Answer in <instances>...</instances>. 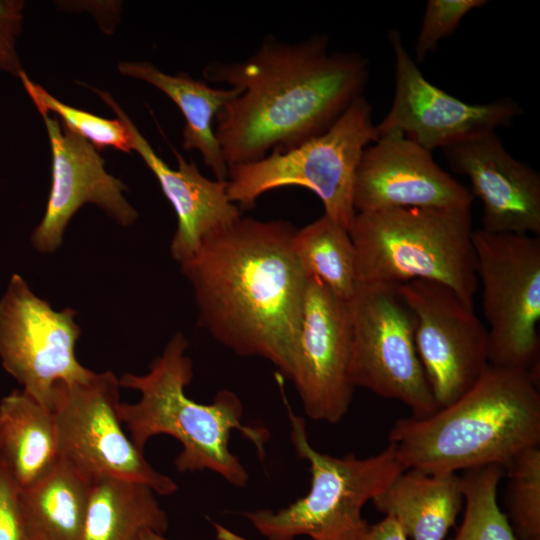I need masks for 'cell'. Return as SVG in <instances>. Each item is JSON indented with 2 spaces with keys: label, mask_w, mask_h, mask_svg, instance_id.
Returning <instances> with one entry per match:
<instances>
[{
  "label": "cell",
  "mask_w": 540,
  "mask_h": 540,
  "mask_svg": "<svg viewBox=\"0 0 540 540\" xmlns=\"http://www.w3.org/2000/svg\"><path fill=\"white\" fill-rule=\"evenodd\" d=\"M59 461L55 416L23 390L0 401V465L19 490L48 474Z\"/></svg>",
  "instance_id": "21"
},
{
  "label": "cell",
  "mask_w": 540,
  "mask_h": 540,
  "mask_svg": "<svg viewBox=\"0 0 540 540\" xmlns=\"http://www.w3.org/2000/svg\"><path fill=\"white\" fill-rule=\"evenodd\" d=\"M505 469L506 517L516 538H540V445L520 452Z\"/></svg>",
  "instance_id": "26"
},
{
  "label": "cell",
  "mask_w": 540,
  "mask_h": 540,
  "mask_svg": "<svg viewBox=\"0 0 540 540\" xmlns=\"http://www.w3.org/2000/svg\"><path fill=\"white\" fill-rule=\"evenodd\" d=\"M464 501L456 473H425L405 469L372 499L374 507L392 518L411 540H443Z\"/></svg>",
  "instance_id": "19"
},
{
  "label": "cell",
  "mask_w": 540,
  "mask_h": 540,
  "mask_svg": "<svg viewBox=\"0 0 540 540\" xmlns=\"http://www.w3.org/2000/svg\"><path fill=\"white\" fill-rule=\"evenodd\" d=\"M450 167L465 175L483 206L482 230L539 236L540 174L515 159L496 131L442 149Z\"/></svg>",
  "instance_id": "17"
},
{
  "label": "cell",
  "mask_w": 540,
  "mask_h": 540,
  "mask_svg": "<svg viewBox=\"0 0 540 540\" xmlns=\"http://www.w3.org/2000/svg\"><path fill=\"white\" fill-rule=\"evenodd\" d=\"M117 69L124 76L156 87L178 106L185 119L182 131L183 149L198 151L216 180L227 181L228 166L212 125L214 117L227 102L239 94V90L232 87L214 88L183 72L170 75L145 61H122Z\"/></svg>",
  "instance_id": "20"
},
{
  "label": "cell",
  "mask_w": 540,
  "mask_h": 540,
  "mask_svg": "<svg viewBox=\"0 0 540 540\" xmlns=\"http://www.w3.org/2000/svg\"><path fill=\"white\" fill-rule=\"evenodd\" d=\"M395 59V90L391 107L376 125L377 137L401 134L429 150L456 144L470 136L496 131L522 115L510 98L469 104L434 86L407 51L400 31H389Z\"/></svg>",
  "instance_id": "13"
},
{
  "label": "cell",
  "mask_w": 540,
  "mask_h": 540,
  "mask_svg": "<svg viewBox=\"0 0 540 540\" xmlns=\"http://www.w3.org/2000/svg\"><path fill=\"white\" fill-rule=\"evenodd\" d=\"M399 292L415 317V344L438 405L445 407L468 391L489 366L488 331L450 287L414 280Z\"/></svg>",
  "instance_id": "12"
},
{
  "label": "cell",
  "mask_w": 540,
  "mask_h": 540,
  "mask_svg": "<svg viewBox=\"0 0 540 540\" xmlns=\"http://www.w3.org/2000/svg\"><path fill=\"white\" fill-rule=\"evenodd\" d=\"M75 315L71 308L53 309L19 274L11 276L0 298L2 366L48 408L57 383L81 380L91 372L75 354L81 334Z\"/></svg>",
  "instance_id": "11"
},
{
  "label": "cell",
  "mask_w": 540,
  "mask_h": 540,
  "mask_svg": "<svg viewBox=\"0 0 540 540\" xmlns=\"http://www.w3.org/2000/svg\"><path fill=\"white\" fill-rule=\"evenodd\" d=\"M284 403L294 450L309 463L310 489L280 510L259 509L243 515L266 540H294L298 536L363 540L369 528L362 516L364 505L406 468L390 444L365 458L317 451L308 440L305 419L296 415L285 399Z\"/></svg>",
  "instance_id": "6"
},
{
  "label": "cell",
  "mask_w": 540,
  "mask_h": 540,
  "mask_svg": "<svg viewBox=\"0 0 540 540\" xmlns=\"http://www.w3.org/2000/svg\"><path fill=\"white\" fill-rule=\"evenodd\" d=\"M348 231L359 283L438 282L474 307L478 280L471 209L356 213Z\"/></svg>",
  "instance_id": "5"
},
{
  "label": "cell",
  "mask_w": 540,
  "mask_h": 540,
  "mask_svg": "<svg viewBox=\"0 0 540 540\" xmlns=\"http://www.w3.org/2000/svg\"><path fill=\"white\" fill-rule=\"evenodd\" d=\"M489 365L539 376L540 238L473 231Z\"/></svg>",
  "instance_id": "8"
},
{
  "label": "cell",
  "mask_w": 540,
  "mask_h": 540,
  "mask_svg": "<svg viewBox=\"0 0 540 540\" xmlns=\"http://www.w3.org/2000/svg\"><path fill=\"white\" fill-rule=\"evenodd\" d=\"M19 78L40 114H56L65 126L90 142L98 151L107 147L123 152L132 150L130 133L119 118L107 119L61 102L33 82L24 70L20 72Z\"/></svg>",
  "instance_id": "27"
},
{
  "label": "cell",
  "mask_w": 540,
  "mask_h": 540,
  "mask_svg": "<svg viewBox=\"0 0 540 540\" xmlns=\"http://www.w3.org/2000/svg\"><path fill=\"white\" fill-rule=\"evenodd\" d=\"M529 540H540V538H537V539H529Z\"/></svg>",
  "instance_id": "33"
},
{
  "label": "cell",
  "mask_w": 540,
  "mask_h": 540,
  "mask_svg": "<svg viewBox=\"0 0 540 540\" xmlns=\"http://www.w3.org/2000/svg\"><path fill=\"white\" fill-rule=\"evenodd\" d=\"M40 115L51 147V188L44 216L31 235L33 247L54 252L72 216L87 203L122 226L132 224L138 213L124 197L127 187L105 170L99 151L49 113Z\"/></svg>",
  "instance_id": "16"
},
{
  "label": "cell",
  "mask_w": 540,
  "mask_h": 540,
  "mask_svg": "<svg viewBox=\"0 0 540 540\" xmlns=\"http://www.w3.org/2000/svg\"><path fill=\"white\" fill-rule=\"evenodd\" d=\"M119 379L111 371L54 386L59 458L84 476L114 477L144 484L167 496L178 485L157 471L125 434L120 416Z\"/></svg>",
  "instance_id": "9"
},
{
  "label": "cell",
  "mask_w": 540,
  "mask_h": 540,
  "mask_svg": "<svg viewBox=\"0 0 540 540\" xmlns=\"http://www.w3.org/2000/svg\"><path fill=\"white\" fill-rule=\"evenodd\" d=\"M296 230L284 220L240 217L180 263L199 324L235 354L266 359L288 379L308 280Z\"/></svg>",
  "instance_id": "2"
},
{
  "label": "cell",
  "mask_w": 540,
  "mask_h": 540,
  "mask_svg": "<svg viewBox=\"0 0 540 540\" xmlns=\"http://www.w3.org/2000/svg\"><path fill=\"white\" fill-rule=\"evenodd\" d=\"M389 444L406 469L438 474L488 465L504 469L540 444L539 376L489 365L451 404L425 417L398 420Z\"/></svg>",
  "instance_id": "3"
},
{
  "label": "cell",
  "mask_w": 540,
  "mask_h": 540,
  "mask_svg": "<svg viewBox=\"0 0 540 540\" xmlns=\"http://www.w3.org/2000/svg\"><path fill=\"white\" fill-rule=\"evenodd\" d=\"M294 246L307 277L345 302L353 298L359 281L356 251L346 227L323 214L296 230Z\"/></svg>",
  "instance_id": "24"
},
{
  "label": "cell",
  "mask_w": 540,
  "mask_h": 540,
  "mask_svg": "<svg viewBox=\"0 0 540 540\" xmlns=\"http://www.w3.org/2000/svg\"><path fill=\"white\" fill-rule=\"evenodd\" d=\"M369 70L359 53L330 52L325 35L298 43L271 36L245 60L207 64L205 79L239 90L214 130L228 168L324 133L362 96Z\"/></svg>",
  "instance_id": "1"
},
{
  "label": "cell",
  "mask_w": 540,
  "mask_h": 540,
  "mask_svg": "<svg viewBox=\"0 0 540 540\" xmlns=\"http://www.w3.org/2000/svg\"><path fill=\"white\" fill-rule=\"evenodd\" d=\"M487 3L486 0H428L415 42V62L422 63L441 40L456 31L469 12Z\"/></svg>",
  "instance_id": "28"
},
{
  "label": "cell",
  "mask_w": 540,
  "mask_h": 540,
  "mask_svg": "<svg viewBox=\"0 0 540 540\" xmlns=\"http://www.w3.org/2000/svg\"><path fill=\"white\" fill-rule=\"evenodd\" d=\"M92 480L59 458L39 481L19 490L29 540H81Z\"/></svg>",
  "instance_id": "22"
},
{
  "label": "cell",
  "mask_w": 540,
  "mask_h": 540,
  "mask_svg": "<svg viewBox=\"0 0 540 540\" xmlns=\"http://www.w3.org/2000/svg\"><path fill=\"white\" fill-rule=\"evenodd\" d=\"M133 540H168L163 533L146 529L141 531Z\"/></svg>",
  "instance_id": "32"
},
{
  "label": "cell",
  "mask_w": 540,
  "mask_h": 540,
  "mask_svg": "<svg viewBox=\"0 0 540 540\" xmlns=\"http://www.w3.org/2000/svg\"><path fill=\"white\" fill-rule=\"evenodd\" d=\"M378 139L372 106L362 95L324 133L285 152L228 168V196L251 208L264 193L302 186L322 201L324 214L349 229L356 214L354 181L364 150Z\"/></svg>",
  "instance_id": "7"
},
{
  "label": "cell",
  "mask_w": 540,
  "mask_h": 540,
  "mask_svg": "<svg viewBox=\"0 0 540 540\" xmlns=\"http://www.w3.org/2000/svg\"><path fill=\"white\" fill-rule=\"evenodd\" d=\"M155 494L141 483L94 478L81 540H133L146 529L164 534L168 517Z\"/></svg>",
  "instance_id": "23"
},
{
  "label": "cell",
  "mask_w": 540,
  "mask_h": 540,
  "mask_svg": "<svg viewBox=\"0 0 540 540\" xmlns=\"http://www.w3.org/2000/svg\"><path fill=\"white\" fill-rule=\"evenodd\" d=\"M363 540H408L399 525L390 517L369 525Z\"/></svg>",
  "instance_id": "31"
},
{
  "label": "cell",
  "mask_w": 540,
  "mask_h": 540,
  "mask_svg": "<svg viewBox=\"0 0 540 540\" xmlns=\"http://www.w3.org/2000/svg\"><path fill=\"white\" fill-rule=\"evenodd\" d=\"M24 2L0 0V71L19 77L23 70L16 50L21 32Z\"/></svg>",
  "instance_id": "29"
},
{
  "label": "cell",
  "mask_w": 540,
  "mask_h": 540,
  "mask_svg": "<svg viewBox=\"0 0 540 540\" xmlns=\"http://www.w3.org/2000/svg\"><path fill=\"white\" fill-rule=\"evenodd\" d=\"M502 475L499 465L465 471L461 477L465 512L452 540H518L497 502Z\"/></svg>",
  "instance_id": "25"
},
{
  "label": "cell",
  "mask_w": 540,
  "mask_h": 540,
  "mask_svg": "<svg viewBox=\"0 0 540 540\" xmlns=\"http://www.w3.org/2000/svg\"><path fill=\"white\" fill-rule=\"evenodd\" d=\"M93 90L127 127L136 151L158 180L161 190L177 215V229L170 252L179 264L195 254L204 239L241 217L239 207L227 192V181L211 180L201 174L194 162L176 153L177 169L156 154L133 121L106 91Z\"/></svg>",
  "instance_id": "18"
},
{
  "label": "cell",
  "mask_w": 540,
  "mask_h": 540,
  "mask_svg": "<svg viewBox=\"0 0 540 540\" xmlns=\"http://www.w3.org/2000/svg\"><path fill=\"white\" fill-rule=\"evenodd\" d=\"M400 284L359 283L348 302L353 386L397 400L425 417L438 410L415 344V317Z\"/></svg>",
  "instance_id": "10"
},
{
  "label": "cell",
  "mask_w": 540,
  "mask_h": 540,
  "mask_svg": "<svg viewBox=\"0 0 540 540\" xmlns=\"http://www.w3.org/2000/svg\"><path fill=\"white\" fill-rule=\"evenodd\" d=\"M469 188L434 160L432 152L393 133L368 146L357 167L356 213L400 208L471 209Z\"/></svg>",
  "instance_id": "15"
},
{
  "label": "cell",
  "mask_w": 540,
  "mask_h": 540,
  "mask_svg": "<svg viewBox=\"0 0 540 540\" xmlns=\"http://www.w3.org/2000/svg\"><path fill=\"white\" fill-rule=\"evenodd\" d=\"M188 341L176 333L143 375L124 373L122 387L137 390L135 403H120V416L129 438L143 451L154 436L166 434L177 439L182 450L174 460L181 472L209 470L235 487H244L249 475L230 451L229 440L239 431L265 457L267 429L242 422L243 405L232 391L220 390L209 404L189 398L185 388L193 377V365L186 354Z\"/></svg>",
  "instance_id": "4"
},
{
  "label": "cell",
  "mask_w": 540,
  "mask_h": 540,
  "mask_svg": "<svg viewBox=\"0 0 540 540\" xmlns=\"http://www.w3.org/2000/svg\"><path fill=\"white\" fill-rule=\"evenodd\" d=\"M351 351L349 303L308 277L289 379L309 418L336 424L348 412L355 389Z\"/></svg>",
  "instance_id": "14"
},
{
  "label": "cell",
  "mask_w": 540,
  "mask_h": 540,
  "mask_svg": "<svg viewBox=\"0 0 540 540\" xmlns=\"http://www.w3.org/2000/svg\"><path fill=\"white\" fill-rule=\"evenodd\" d=\"M0 540H29L19 502V488L0 465Z\"/></svg>",
  "instance_id": "30"
}]
</instances>
